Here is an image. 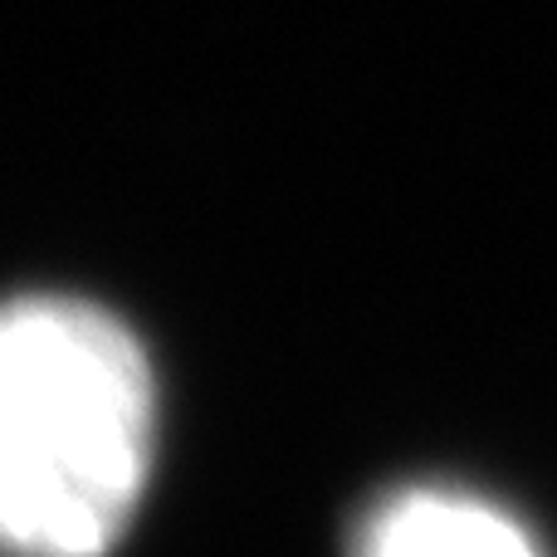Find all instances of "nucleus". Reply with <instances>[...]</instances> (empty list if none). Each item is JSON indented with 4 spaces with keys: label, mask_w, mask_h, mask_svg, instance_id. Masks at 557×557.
<instances>
[{
    "label": "nucleus",
    "mask_w": 557,
    "mask_h": 557,
    "mask_svg": "<svg viewBox=\"0 0 557 557\" xmlns=\"http://www.w3.org/2000/svg\"><path fill=\"white\" fill-rule=\"evenodd\" d=\"M157 382L108 308L0 304V557H103L152 470Z\"/></svg>",
    "instance_id": "f257e3e1"
},
{
    "label": "nucleus",
    "mask_w": 557,
    "mask_h": 557,
    "mask_svg": "<svg viewBox=\"0 0 557 557\" xmlns=\"http://www.w3.org/2000/svg\"><path fill=\"white\" fill-rule=\"evenodd\" d=\"M347 557H543L509 509L450 484H411L357 519Z\"/></svg>",
    "instance_id": "f03ea898"
}]
</instances>
